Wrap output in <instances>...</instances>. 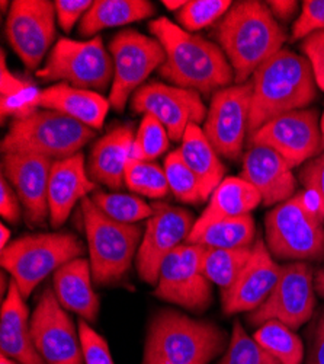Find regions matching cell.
I'll use <instances>...</instances> for the list:
<instances>
[{
	"label": "cell",
	"mask_w": 324,
	"mask_h": 364,
	"mask_svg": "<svg viewBox=\"0 0 324 364\" xmlns=\"http://www.w3.org/2000/svg\"><path fill=\"white\" fill-rule=\"evenodd\" d=\"M149 29L166 53L159 75L173 86L210 97L233 85V68L216 43L188 33L163 16L152 21Z\"/></svg>",
	"instance_id": "cell-1"
},
{
	"label": "cell",
	"mask_w": 324,
	"mask_h": 364,
	"mask_svg": "<svg viewBox=\"0 0 324 364\" xmlns=\"http://www.w3.org/2000/svg\"><path fill=\"white\" fill-rule=\"evenodd\" d=\"M216 38L233 68L234 83L242 85L282 50L288 37L267 2L242 0L217 23Z\"/></svg>",
	"instance_id": "cell-2"
},
{
	"label": "cell",
	"mask_w": 324,
	"mask_h": 364,
	"mask_svg": "<svg viewBox=\"0 0 324 364\" xmlns=\"http://www.w3.org/2000/svg\"><path fill=\"white\" fill-rule=\"evenodd\" d=\"M250 82L252 104L247 137L282 114L306 109L317 94L308 60L285 48L264 62L253 73Z\"/></svg>",
	"instance_id": "cell-3"
},
{
	"label": "cell",
	"mask_w": 324,
	"mask_h": 364,
	"mask_svg": "<svg viewBox=\"0 0 324 364\" xmlns=\"http://www.w3.org/2000/svg\"><path fill=\"white\" fill-rule=\"evenodd\" d=\"M225 343L227 336L216 323L162 311L147 331L143 364H210Z\"/></svg>",
	"instance_id": "cell-4"
},
{
	"label": "cell",
	"mask_w": 324,
	"mask_h": 364,
	"mask_svg": "<svg viewBox=\"0 0 324 364\" xmlns=\"http://www.w3.org/2000/svg\"><path fill=\"white\" fill-rule=\"evenodd\" d=\"M94 137V129L67 115L52 109H34L15 117L2 140V151H26L54 162L80 154V149Z\"/></svg>",
	"instance_id": "cell-5"
},
{
	"label": "cell",
	"mask_w": 324,
	"mask_h": 364,
	"mask_svg": "<svg viewBox=\"0 0 324 364\" xmlns=\"http://www.w3.org/2000/svg\"><path fill=\"white\" fill-rule=\"evenodd\" d=\"M82 218L94 282L99 286L118 283L131 268L144 235L143 228L112 220L89 197L82 200Z\"/></svg>",
	"instance_id": "cell-6"
},
{
	"label": "cell",
	"mask_w": 324,
	"mask_h": 364,
	"mask_svg": "<svg viewBox=\"0 0 324 364\" xmlns=\"http://www.w3.org/2000/svg\"><path fill=\"white\" fill-rule=\"evenodd\" d=\"M317 200L296 194L275 205L264 220L267 247L285 261L324 258V226Z\"/></svg>",
	"instance_id": "cell-7"
},
{
	"label": "cell",
	"mask_w": 324,
	"mask_h": 364,
	"mask_svg": "<svg viewBox=\"0 0 324 364\" xmlns=\"http://www.w3.org/2000/svg\"><path fill=\"white\" fill-rule=\"evenodd\" d=\"M83 254V242L76 235L57 232L26 235L12 240L2 250L0 259L23 299H26L51 272L76 258H82Z\"/></svg>",
	"instance_id": "cell-8"
},
{
	"label": "cell",
	"mask_w": 324,
	"mask_h": 364,
	"mask_svg": "<svg viewBox=\"0 0 324 364\" xmlns=\"http://www.w3.org/2000/svg\"><path fill=\"white\" fill-rule=\"evenodd\" d=\"M37 76L47 82L63 80L74 87L98 92L113 80V63L101 37L86 41L62 38L54 44Z\"/></svg>",
	"instance_id": "cell-9"
},
{
	"label": "cell",
	"mask_w": 324,
	"mask_h": 364,
	"mask_svg": "<svg viewBox=\"0 0 324 364\" xmlns=\"http://www.w3.org/2000/svg\"><path fill=\"white\" fill-rule=\"evenodd\" d=\"M109 53L113 80L108 101L115 111L121 112L143 82L164 63L166 53L155 37H147L135 29L118 33L109 43Z\"/></svg>",
	"instance_id": "cell-10"
},
{
	"label": "cell",
	"mask_w": 324,
	"mask_h": 364,
	"mask_svg": "<svg viewBox=\"0 0 324 364\" xmlns=\"http://www.w3.org/2000/svg\"><path fill=\"white\" fill-rule=\"evenodd\" d=\"M315 308V283L311 267L304 261L281 265V274L269 297L249 312L252 326L278 321L291 329H298L308 322Z\"/></svg>",
	"instance_id": "cell-11"
},
{
	"label": "cell",
	"mask_w": 324,
	"mask_h": 364,
	"mask_svg": "<svg viewBox=\"0 0 324 364\" xmlns=\"http://www.w3.org/2000/svg\"><path fill=\"white\" fill-rule=\"evenodd\" d=\"M207 247L182 244L163 261L155 296L194 312L208 309L211 282L202 274L201 262Z\"/></svg>",
	"instance_id": "cell-12"
},
{
	"label": "cell",
	"mask_w": 324,
	"mask_h": 364,
	"mask_svg": "<svg viewBox=\"0 0 324 364\" xmlns=\"http://www.w3.org/2000/svg\"><path fill=\"white\" fill-rule=\"evenodd\" d=\"M252 104V82L231 85L218 90L203 121L202 132L217 154L225 159L238 161L242 155Z\"/></svg>",
	"instance_id": "cell-13"
},
{
	"label": "cell",
	"mask_w": 324,
	"mask_h": 364,
	"mask_svg": "<svg viewBox=\"0 0 324 364\" xmlns=\"http://www.w3.org/2000/svg\"><path fill=\"white\" fill-rule=\"evenodd\" d=\"M194 223L191 211L182 207L166 203L153 204V215L145 223L135 259L137 272L143 282L157 284L163 261L188 239Z\"/></svg>",
	"instance_id": "cell-14"
},
{
	"label": "cell",
	"mask_w": 324,
	"mask_h": 364,
	"mask_svg": "<svg viewBox=\"0 0 324 364\" xmlns=\"http://www.w3.org/2000/svg\"><path fill=\"white\" fill-rule=\"evenodd\" d=\"M249 144L267 146L291 166L297 168L321 154V127L315 109L282 114L247 137Z\"/></svg>",
	"instance_id": "cell-15"
},
{
	"label": "cell",
	"mask_w": 324,
	"mask_h": 364,
	"mask_svg": "<svg viewBox=\"0 0 324 364\" xmlns=\"http://www.w3.org/2000/svg\"><path fill=\"white\" fill-rule=\"evenodd\" d=\"M55 8L50 0H15L6 18L8 43L29 70H35L55 38Z\"/></svg>",
	"instance_id": "cell-16"
},
{
	"label": "cell",
	"mask_w": 324,
	"mask_h": 364,
	"mask_svg": "<svg viewBox=\"0 0 324 364\" xmlns=\"http://www.w3.org/2000/svg\"><path fill=\"white\" fill-rule=\"evenodd\" d=\"M131 108L137 114L155 115L174 141L184 139L191 124L205 121L208 112L195 90L160 82L143 85L131 98Z\"/></svg>",
	"instance_id": "cell-17"
},
{
	"label": "cell",
	"mask_w": 324,
	"mask_h": 364,
	"mask_svg": "<svg viewBox=\"0 0 324 364\" xmlns=\"http://www.w3.org/2000/svg\"><path fill=\"white\" fill-rule=\"evenodd\" d=\"M31 336L47 364H84L80 337L55 293L45 289L31 319Z\"/></svg>",
	"instance_id": "cell-18"
},
{
	"label": "cell",
	"mask_w": 324,
	"mask_h": 364,
	"mask_svg": "<svg viewBox=\"0 0 324 364\" xmlns=\"http://www.w3.org/2000/svg\"><path fill=\"white\" fill-rule=\"evenodd\" d=\"M52 161L26 151L4 154V175L21 200L29 226H43L50 218L48 182Z\"/></svg>",
	"instance_id": "cell-19"
},
{
	"label": "cell",
	"mask_w": 324,
	"mask_h": 364,
	"mask_svg": "<svg viewBox=\"0 0 324 364\" xmlns=\"http://www.w3.org/2000/svg\"><path fill=\"white\" fill-rule=\"evenodd\" d=\"M281 274V265L274 261L263 239L253 245L250 259L231 287L221 291L225 315L252 312L269 297Z\"/></svg>",
	"instance_id": "cell-20"
},
{
	"label": "cell",
	"mask_w": 324,
	"mask_h": 364,
	"mask_svg": "<svg viewBox=\"0 0 324 364\" xmlns=\"http://www.w3.org/2000/svg\"><path fill=\"white\" fill-rule=\"evenodd\" d=\"M109 108V101L99 92L62 82L34 94L18 115H25L34 109H52L98 130L104 126Z\"/></svg>",
	"instance_id": "cell-21"
},
{
	"label": "cell",
	"mask_w": 324,
	"mask_h": 364,
	"mask_svg": "<svg viewBox=\"0 0 324 364\" xmlns=\"http://www.w3.org/2000/svg\"><path fill=\"white\" fill-rule=\"evenodd\" d=\"M240 178L259 191L262 203L268 207L278 205L296 196L297 179L292 168L267 146L250 144L243 156Z\"/></svg>",
	"instance_id": "cell-22"
},
{
	"label": "cell",
	"mask_w": 324,
	"mask_h": 364,
	"mask_svg": "<svg viewBox=\"0 0 324 364\" xmlns=\"http://www.w3.org/2000/svg\"><path fill=\"white\" fill-rule=\"evenodd\" d=\"M96 190V184L87 173L84 156L77 154L67 159L54 161L48 182L50 223L60 228L69 219L76 203Z\"/></svg>",
	"instance_id": "cell-23"
},
{
	"label": "cell",
	"mask_w": 324,
	"mask_h": 364,
	"mask_svg": "<svg viewBox=\"0 0 324 364\" xmlns=\"http://www.w3.org/2000/svg\"><path fill=\"white\" fill-rule=\"evenodd\" d=\"M0 351L19 364H47L34 346L25 299L12 279L0 314Z\"/></svg>",
	"instance_id": "cell-24"
},
{
	"label": "cell",
	"mask_w": 324,
	"mask_h": 364,
	"mask_svg": "<svg viewBox=\"0 0 324 364\" xmlns=\"http://www.w3.org/2000/svg\"><path fill=\"white\" fill-rule=\"evenodd\" d=\"M134 130L131 126H118L101 137L92 147L87 173L95 184L118 190L124 184L125 166L131 159Z\"/></svg>",
	"instance_id": "cell-25"
},
{
	"label": "cell",
	"mask_w": 324,
	"mask_h": 364,
	"mask_svg": "<svg viewBox=\"0 0 324 364\" xmlns=\"http://www.w3.org/2000/svg\"><path fill=\"white\" fill-rule=\"evenodd\" d=\"M91 262L76 258L54 272V293L60 305L86 322H95L99 315V297L92 287Z\"/></svg>",
	"instance_id": "cell-26"
},
{
	"label": "cell",
	"mask_w": 324,
	"mask_h": 364,
	"mask_svg": "<svg viewBox=\"0 0 324 364\" xmlns=\"http://www.w3.org/2000/svg\"><path fill=\"white\" fill-rule=\"evenodd\" d=\"M262 203L259 191L240 176H227L211 194L207 208L195 220L191 233L199 232L211 223L250 215Z\"/></svg>",
	"instance_id": "cell-27"
},
{
	"label": "cell",
	"mask_w": 324,
	"mask_h": 364,
	"mask_svg": "<svg viewBox=\"0 0 324 364\" xmlns=\"http://www.w3.org/2000/svg\"><path fill=\"white\" fill-rule=\"evenodd\" d=\"M179 150L198 179L202 200L207 201L224 179L225 166L220 161V155L198 124H191L186 129Z\"/></svg>",
	"instance_id": "cell-28"
},
{
	"label": "cell",
	"mask_w": 324,
	"mask_h": 364,
	"mask_svg": "<svg viewBox=\"0 0 324 364\" xmlns=\"http://www.w3.org/2000/svg\"><path fill=\"white\" fill-rule=\"evenodd\" d=\"M155 12V5L147 0H96L80 21L79 34L91 38L104 29L143 21Z\"/></svg>",
	"instance_id": "cell-29"
},
{
	"label": "cell",
	"mask_w": 324,
	"mask_h": 364,
	"mask_svg": "<svg viewBox=\"0 0 324 364\" xmlns=\"http://www.w3.org/2000/svg\"><path fill=\"white\" fill-rule=\"evenodd\" d=\"M255 220L250 215L224 219L189 233L188 244H199L216 250H238L250 247L255 237Z\"/></svg>",
	"instance_id": "cell-30"
},
{
	"label": "cell",
	"mask_w": 324,
	"mask_h": 364,
	"mask_svg": "<svg viewBox=\"0 0 324 364\" xmlns=\"http://www.w3.org/2000/svg\"><path fill=\"white\" fill-rule=\"evenodd\" d=\"M253 247L238 250L207 248L201 262L202 274L211 283L221 287V291L227 290L240 276V272L250 259Z\"/></svg>",
	"instance_id": "cell-31"
},
{
	"label": "cell",
	"mask_w": 324,
	"mask_h": 364,
	"mask_svg": "<svg viewBox=\"0 0 324 364\" xmlns=\"http://www.w3.org/2000/svg\"><path fill=\"white\" fill-rule=\"evenodd\" d=\"M256 343L272 354L281 364H301L304 346L294 329L278 321L264 322L255 332Z\"/></svg>",
	"instance_id": "cell-32"
},
{
	"label": "cell",
	"mask_w": 324,
	"mask_h": 364,
	"mask_svg": "<svg viewBox=\"0 0 324 364\" xmlns=\"http://www.w3.org/2000/svg\"><path fill=\"white\" fill-rule=\"evenodd\" d=\"M92 201L108 218L120 223L135 225L153 215V205L133 194L94 193Z\"/></svg>",
	"instance_id": "cell-33"
},
{
	"label": "cell",
	"mask_w": 324,
	"mask_h": 364,
	"mask_svg": "<svg viewBox=\"0 0 324 364\" xmlns=\"http://www.w3.org/2000/svg\"><path fill=\"white\" fill-rule=\"evenodd\" d=\"M124 182L130 191L149 198H162L170 191L163 166L134 158L125 166Z\"/></svg>",
	"instance_id": "cell-34"
},
{
	"label": "cell",
	"mask_w": 324,
	"mask_h": 364,
	"mask_svg": "<svg viewBox=\"0 0 324 364\" xmlns=\"http://www.w3.org/2000/svg\"><path fill=\"white\" fill-rule=\"evenodd\" d=\"M163 169L170 193L179 201L189 204H198L203 201L198 179L184 161L179 149L173 150L172 154L167 155Z\"/></svg>",
	"instance_id": "cell-35"
},
{
	"label": "cell",
	"mask_w": 324,
	"mask_h": 364,
	"mask_svg": "<svg viewBox=\"0 0 324 364\" xmlns=\"http://www.w3.org/2000/svg\"><path fill=\"white\" fill-rule=\"evenodd\" d=\"M169 139L167 130L160 121L152 114H144L134 137L131 158L144 162L160 158L169 147Z\"/></svg>",
	"instance_id": "cell-36"
},
{
	"label": "cell",
	"mask_w": 324,
	"mask_h": 364,
	"mask_svg": "<svg viewBox=\"0 0 324 364\" xmlns=\"http://www.w3.org/2000/svg\"><path fill=\"white\" fill-rule=\"evenodd\" d=\"M218 364H281L272 354L250 338L240 322L233 326L231 340Z\"/></svg>",
	"instance_id": "cell-37"
},
{
	"label": "cell",
	"mask_w": 324,
	"mask_h": 364,
	"mask_svg": "<svg viewBox=\"0 0 324 364\" xmlns=\"http://www.w3.org/2000/svg\"><path fill=\"white\" fill-rule=\"evenodd\" d=\"M231 6L230 0H189L178 12V22L185 31L195 33L223 19Z\"/></svg>",
	"instance_id": "cell-38"
},
{
	"label": "cell",
	"mask_w": 324,
	"mask_h": 364,
	"mask_svg": "<svg viewBox=\"0 0 324 364\" xmlns=\"http://www.w3.org/2000/svg\"><path fill=\"white\" fill-rule=\"evenodd\" d=\"M79 337L84 364H115L105 338L84 319L79 321Z\"/></svg>",
	"instance_id": "cell-39"
},
{
	"label": "cell",
	"mask_w": 324,
	"mask_h": 364,
	"mask_svg": "<svg viewBox=\"0 0 324 364\" xmlns=\"http://www.w3.org/2000/svg\"><path fill=\"white\" fill-rule=\"evenodd\" d=\"M324 31V0H306L301 14L291 29L292 41L304 40L314 33Z\"/></svg>",
	"instance_id": "cell-40"
},
{
	"label": "cell",
	"mask_w": 324,
	"mask_h": 364,
	"mask_svg": "<svg viewBox=\"0 0 324 364\" xmlns=\"http://www.w3.org/2000/svg\"><path fill=\"white\" fill-rule=\"evenodd\" d=\"M300 181L317 200L318 211L324 219V151L304 165L300 172Z\"/></svg>",
	"instance_id": "cell-41"
},
{
	"label": "cell",
	"mask_w": 324,
	"mask_h": 364,
	"mask_svg": "<svg viewBox=\"0 0 324 364\" xmlns=\"http://www.w3.org/2000/svg\"><path fill=\"white\" fill-rule=\"evenodd\" d=\"M91 0H55V16L57 22L63 28V31L70 33L74 25L82 21L86 12L92 8Z\"/></svg>",
	"instance_id": "cell-42"
},
{
	"label": "cell",
	"mask_w": 324,
	"mask_h": 364,
	"mask_svg": "<svg viewBox=\"0 0 324 364\" xmlns=\"http://www.w3.org/2000/svg\"><path fill=\"white\" fill-rule=\"evenodd\" d=\"M301 50L311 65L315 85L324 90V31L314 33L304 38Z\"/></svg>",
	"instance_id": "cell-43"
},
{
	"label": "cell",
	"mask_w": 324,
	"mask_h": 364,
	"mask_svg": "<svg viewBox=\"0 0 324 364\" xmlns=\"http://www.w3.org/2000/svg\"><path fill=\"white\" fill-rule=\"evenodd\" d=\"M0 215L9 223H16L21 219L18 196H15L11 182L5 175L0 179Z\"/></svg>",
	"instance_id": "cell-44"
},
{
	"label": "cell",
	"mask_w": 324,
	"mask_h": 364,
	"mask_svg": "<svg viewBox=\"0 0 324 364\" xmlns=\"http://www.w3.org/2000/svg\"><path fill=\"white\" fill-rule=\"evenodd\" d=\"M5 57L6 54L5 51H2V62H0V75H2V80H0V95H2V101H9L22 95L25 92V89L28 87V85L26 82L13 76L8 70Z\"/></svg>",
	"instance_id": "cell-45"
},
{
	"label": "cell",
	"mask_w": 324,
	"mask_h": 364,
	"mask_svg": "<svg viewBox=\"0 0 324 364\" xmlns=\"http://www.w3.org/2000/svg\"><path fill=\"white\" fill-rule=\"evenodd\" d=\"M307 364H324V309L318 315L313 331Z\"/></svg>",
	"instance_id": "cell-46"
},
{
	"label": "cell",
	"mask_w": 324,
	"mask_h": 364,
	"mask_svg": "<svg viewBox=\"0 0 324 364\" xmlns=\"http://www.w3.org/2000/svg\"><path fill=\"white\" fill-rule=\"evenodd\" d=\"M267 5L275 19L282 22L291 21L300 8V4L296 2V0H269Z\"/></svg>",
	"instance_id": "cell-47"
},
{
	"label": "cell",
	"mask_w": 324,
	"mask_h": 364,
	"mask_svg": "<svg viewBox=\"0 0 324 364\" xmlns=\"http://www.w3.org/2000/svg\"><path fill=\"white\" fill-rule=\"evenodd\" d=\"M11 244V230L8 226L0 225V250L6 248Z\"/></svg>",
	"instance_id": "cell-48"
},
{
	"label": "cell",
	"mask_w": 324,
	"mask_h": 364,
	"mask_svg": "<svg viewBox=\"0 0 324 364\" xmlns=\"http://www.w3.org/2000/svg\"><path fill=\"white\" fill-rule=\"evenodd\" d=\"M314 283H315V291L324 299V267L315 274Z\"/></svg>",
	"instance_id": "cell-49"
},
{
	"label": "cell",
	"mask_w": 324,
	"mask_h": 364,
	"mask_svg": "<svg viewBox=\"0 0 324 364\" xmlns=\"http://www.w3.org/2000/svg\"><path fill=\"white\" fill-rule=\"evenodd\" d=\"M167 9H170V11H181L184 6H185V4H186V0H163L162 2Z\"/></svg>",
	"instance_id": "cell-50"
},
{
	"label": "cell",
	"mask_w": 324,
	"mask_h": 364,
	"mask_svg": "<svg viewBox=\"0 0 324 364\" xmlns=\"http://www.w3.org/2000/svg\"><path fill=\"white\" fill-rule=\"evenodd\" d=\"M0 364H19V363L6 357V355H2V357H0Z\"/></svg>",
	"instance_id": "cell-51"
},
{
	"label": "cell",
	"mask_w": 324,
	"mask_h": 364,
	"mask_svg": "<svg viewBox=\"0 0 324 364\" xmlns=\"http://www.w3.org/2000/svg\"><path fill=\"white\" fill-rule=\"evenodd\" d=\"M320 127H321V150H323L324 149V112L320 121Z\"/></svg>",
	"instance_id": "cell-52"
},
{
	"label": "cell",
	"mask_w": 324,
	"mask_h": 364,
	"mask_svg": "<svg viewBox=\"0 0 324 364\" xmlns=\"http://www.w3.org/2000/svg\"><path fill=\"white\" fill-rule=\"evenodd\" d=\"M0 282H2V294L6 296L5 294V289H6V274H5V272H2V280H0Z\"/></svg>",
	"instance_id": "cell-53"
}]
</instances>
